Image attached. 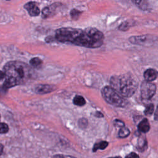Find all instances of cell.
I'll return each mask as SVG.
<instances>
[{
	"label": "cell",
	"mask_w": 158,
	"mask_h": 158,
	"mask_svg": "<svg viewBox=\"0 0 158 158\" xmlns=\"http://www.w3.org/2000/svg\"><path fill=\"white\" fill-rule=\"evenodd\" d=\"M52 158H76L75 157L68 156V155H63V154H57L54 156Z\"/></svg>",
	"instance_id": "cell-23"
},
{
	"label": "cell",
	"mask_w": 158,
	"mask_h": 158,
	"mask_svg": "<svg viewBox=\"0 0 158 158\" xmlns=\"http://www.w3.org/2000/svg\"><path fill=\"white\" fill-rule=\"evenodd\" d=\"M147 36H131L129 38V41L135 44H143L147 39Z\"/></svg>",
	"instance_id": "cell-10"
},
{
	"label": "cell",
	"mask_w": 158,
	"mask_h": 158,
	"mask_svg": "<svg viewBox=\"0 0 158 158\" xmlns=\"http://www.w3.org/2000/svg\"><path fill=\"white\" fill-rule=\"evenodd\" d=\"M154 111V105L152 104H149L146 107V109L144 110V114L146 115H151Z\"/></svg>",
	"instance_id": "cell-19"
},
{
	"label": "cell",
	"mask_w": 158,
	"mask_h": 158,
	"mask_svg": "<svg viewBox=\"0 0 158 158\" xmlns=\"http://www.w3.org/2000/svg\"><path fill=\"white\" fill-rule=\"evenodd\" d=\"M56 38L60 42H69L77 46L95 48L103 44L104 35L95 28L89 27L85 30L61 28L56 31Z\"/></svg>",
	"instance_id": "cell-1"
},
{
	"label": "cell",
	"mask_w": 158,
	"mask_h": 158,
	"mask_svg": "<svg viewBox=\"0 0 158 158\" xmlns=\"http://www.w3.org/2000/svg\"><path fill=\"white\" fill-rule=\"evenodd\" d=\"M132 2L139 9L142 10H146L148 8L147 0H131Z\"/></svg>",
	"instance_id": "cell-13"
},
{
	"label": "cell",
	"mask_w": 158,
	"mask_h": 158,
	"mask_svg": "<svg viewBox=\"0 0 158 158\" xmlns=\"http://www.w3.org/2000/svg\"><path fill=\"white\" fill-rule=\"evenodd\" d=\"M5 77H6V74H5L4 72L0 70V80H2Z\"/></svg>",
	"instance_id": "cell-25"
},
{
	"label": "cell",
	"mask_w": 158,
	"mask_h": 158,
	"mask_svg": "<svg viewBox=\"0 0 158 158\" xmlns=\"http://www.w3.org/2000/svg\"><path fill=\"white\" fill-rule=\"evenodd\" d=\"M130 135V130L128 128L123 127H122L118 131V137L124 138L127 137Z\"/></svg>",
	"instance_id": "cell-16"
},
{
	"label": "cell",
	"mask_w": 158,
	"mask_h": 158,
	"mask_svg": "<svg viewBox=\"0 0 158 158\" xmlns=\"http://www.w3.org/2000/svg\"><path fill=\"white\" fill-rule=\"evenodd\" d=\"M54 4L51 6H48L44 8L42 10V16L43 18H48L53 15L56 7H54Z\"/></svg>",
	"instance_id": "cell-11"
},
{
	"label": "cell",
	"mask_w": 158,
	"mask_h": 158,
	"mask_svg": "<svg viewBox=\"0 0 158 158\" xmlns=\"http://www.w3.org/2000/svg\"><path fill=\"white\" fill-rule=\"evenodd\" d=\"M7 1H9V0H7Z\"/></svg>",
	"instance_id": "cell-30"
},
{
	"label": "cell",
	"mask_w": 158,
	"mask_h": 158,
	"mask_svg": "<svg viewBox=\"0 0 158 158\" xmlns=\"http://www.w3.org/2000/svg\"><path fill=\"white\" fill-rule=\"evenodd\" d=\"M109 158H122L120 156H117V157H109Z\"/></svg>",
	"instance_id": "cell-29"
},
{
	"label": "cell",
	"mask_w": 158,
	"mask_h": 158,
	"mask_svg": "<svg viewBox=\"0 0 158 158\" xmlns=\"http://www.w3.org/2000/svg\"><path fill=\"white\" fill-rule=\"evenodd\" d=\"M111 87L122 96L129 98L135 94L138 83L135 78L130 73L112 76L110 80Z\"/></svg>",
	"instance_id": "cell-3"
},
{
	"label": "cell",
	"mask_w": 158,
	"mask_h": 158,
	"mask_svg": "<svg viewBox=\"0 0 158 158\" xmlns=\"http://www.w3.org/2000/svg\"><path fill=\"white\" fill-rule=\"evenodd\" d=\"M140 91L143 99H149L155 94L156 91V86L153 83L144 80L141 85Z\"/></svg>",
	"instance_id": "cell-5"
},
{
	"label": "cell",
	"mask_w": 158,
	"mask_h": 158,
	"mask_svg": "<svg viewBox=\"0 0 158 158\" xmlns=\"http://www.w3.org/2000/svg\"><path fill=\"white\" fill-rule=\"evenodd\" d=\"M144 78L146 81H152L155 80L158 77V72L153 69H147L143 74Z\"/></svg>",
	"instance_id": "cell-8"
},
{
	"label": "cell",
	"mask_w": 158,
	"mask_h": 158,
	"mask_svg": "<svg viewBox=\"0 0 158 158\" xmlns=\"http://www.w3.org/2000/svg\"><path fill=\"white\" fill-rule=\"evenodd\" d=\"M114 125L117 127H118V128H122V127H124V122L120 120H115L114 121Z\"/></svg>",
	"instance_id": "cell-22"
},
{
	"label": "cell",
	"mask_w": 158,
	"mask_h": 158,
	"mask_svg": "<svg viewBox=\"0 0 158 158\" xmlns=\"http://www.w3.org/2000/svg\"><path fill=\"white\" fill-rule=\"evenodd\" d=\"M154 118H155V120H158V106L154 114Z\"/></svg>",
	"instance_id": "cell-26"
},
{
	"label": "cell",
	"mask_w": 158,
	"mask_h": 158,
	"mask_svg": "<svg viewBox=\"0 0 158 158\" xmlns=\"http://www.w3.org/2000/svg\"><path fill=\"white\" fill-rule=\"evenodd\" d=\"M56 86L50 85H40L36 86L35 91L38 94H46L56 89Z\"/></svg>",
	"instance_id": "cell-7"
},
{
	"label": "cell",
	"mask_w": 158,
	"mask_h": 158,
	"mask_svg": "<svg viewBox=\"0 0 158 158\" xmlns=\"http://www.w3.org/2000/svg\"><path fill=\"white\" fill-rule=\"evenodd\" d=\"M101 94L105 101L116 107H124L127 101L112 87L106 86L102 89Z\"/></svg>",
	"instance_id": "cell-4"
},
{
	"label": "cell",
	"mask_w": 158,
	"mask_h": 158,
	"mask_svg": "<svg viewBox=\"0 0 158 158\" xmlns=\"http://www.w3.org/2000/svg\"><path fill=\"white\" fill-rule=\"evenodd\" d=\"M129 27H130L129 23H128V22H123V23H122V24L119 26L118 28H119V30H120L125 31V30H128V29L129 28Z\"/></svg>",
	"instance_id": "cell-21"
},
{
	"label": "cell",
	"mask_w": 158,
	"mask_h": 158,
	"mask_svg": "<svg viewBox=\"0 0 158 158\" xmlns=\"http://www.w3.org/2000/svg\"><path fill=\"white\" fill-rule=\"evenodd\" d=\"M6 79L2 86L3 90H6L15 85L25 81L30 77V69L25 64L11 61L4 67Z\"/></svg>",
	"instance_id": "cell-2"
},
{
	"label": "cell",
	"mask_w": 158,
	"mask_h": 158,
	"mask_svg": "<svg viewBox=\"0 0 158 158\" xmlns=\"http://www.w3.org/2000/svg\"><path fill=\"white\" fill-rule=\"evenodd\" d=\"M81 12L77 10V9H72L70 11V15L72 19L73 20H77V19H78V17H80V14H81Z\"/></svg>",
	"instance_id": "cell-18"
},
{
	"label": "cell",
	"mask_w": 158,
	"mask_h": 158,
	"mask_svg": "<svg viewBox=\"0 0 158 158\" xmlns=\"http://www.w3.org/2000/svg\"><path fill=\"white\" fill-rule=\"evenodd\" d=\"M148 146L147 141L145 138H140L138 141L137 144V149L139 151H144L146 149Z\"/></svg>",
	"instance_id": "cell-12"
},
{
	"label": "cell",
	"mask_w": 158,
	"mask_h": 158,
	"mask_svg": "<svg viewBox=\"0 0 158 158\" xmlns=\"http://www.w3.org/2000/svg\"><path fill=\"white\" fill-rule=\"evenodd\" d=\"M2 151H3V146L1 144H0V156L2 154Z\"/></svg>",
	"instance_id": "cell-28"
},
{
	"label": "cell",
	"mask_w": 158,
	"mask_h": 158,
	"mask_svg": "<svg viewBox=\"0 0 158 158\" xmlns=\"http://www.w3.org/2000/svg\"><path fill=\"white\" fill-rule=\"evenodd\" d=\"M9 127L5 123H0V133H6L8 131Z\"/></svg>",
	"instance_id": "cell-20"
},
{
	"label": "cell",
	"mask_w": 158,
	"mask_h": 158,
	"mask_svg": "<svg viewBox=\"0 0 158 158\" xmlns=\"http://www.w3.org/2000/svg\"><path fill=\"white\" fill-rule=\"evenodd\" d=\"M24 8L28 12L31 16H37L40 13V10L34 2H29L25 4Z\"/></svg>",
	"instance_id": "cell-6"
},
{
	"label": "cell",
	"mask_w": 158,
	"mask_h": 158,
	"mask_svg": "<svg viewBox=\"0 0 158 158\" xmlns=\"http://www.w3.org/2000/svg\"><path fill=\"white\" fill-rule=\"evenodd\" d=\"M108 144L109 143L105 141H102L99 143H97L94 145L93 151L94 152H95L98 149H104L108 146Z\"/></svg>",
	"instance_id": "cell-15"
},
{
	"label": "cell",
	"mask_w": 158,
	"mask_h": 158,
	"mask_svg": "<svg viewBox=\"0 0 158 158\" xmlns=\"http://www.w3.org/2000/svg\"><path fill=\"white\" fill-rule=\"evenodd\" d=\"M138 130L141 133H147L150 129V125L148 120L146 118L143 119L138 125Z\"/></svg>",
	"instance_id": "cell-9"
},
{
	"label": "cell",
	"mask_w": 158,
	"mask_h": 158,
	"mask_svg": "<svg viewBox=\"0 0 158 158\" xmlns=\"http://www.w3.org/2000/svg\"><path fill=\"white\" fill-rule=\"evenodd\" d=\"M0 117H1V116H0Z\"/></svg>",
	"instance_id": "cell-31"
},
{
	"label": "cell",
	"mask_w": 158,
	"mask_h": 158,
	"mask_svg": "<svg viewBox=\"0 0 158 158\" xmlns=\"http://www.w3.org/2000/svg\"><path fill=\"white\" fill-rule=\"evenodd\" d=\"M125 158H139V157L135 152H131L129 154H128L127 156H126Z\"/></svg>",
	"instance_id": "cell-24"
},
{
	"label": "cell",
	"mask_w": 158,
	"mask_h": 158,
	"mask_svg": "<svg viewBox=\"0 0 158 158\" xmlns=\"http://www.w3.org/2000/svg\"><path fill=\"white\" fill-rule=\"evenodd\" d=\"M73 102L74 104L78 106H82L86 104V101H85V99H84V98L83 96H79V95H77L75 96V98H73Z\"/></svg>",
	"instance_id": "cell-14"
},
{
	"label": "cell",
	"mask_w": 158,
	"mask_h": 158,
	"mask_svg": "<svg viewBox=\"0 0 158 158\" xmlns=\"http://www.w3.org/2000/svg\"><path fill=\"white\" fill-rule=\"evenodd\" d=\"M95 115H96V117H103V115L102 114V113H101V112H97L96 113Z\"/></svg>",
	"instance_id": "cell-27"
},
{
	"label": "cell",
	"mask_w": 158,
	"mask_h": 158,
	"mask_svg": "<svg viewBox=\"0 0 158 158\" xmlns=\"http://www.w3.org/2000/svg\"><path fill=\"white\" fill-rule=\"evenodd\" d=\"M30 64L31 65H32L34 67H37L38 66H40L42 64V60L38 58V57H34L32 58L30 61Z\"/></svg>",
	"instance_id": "cell-17"
}]
</instances>
